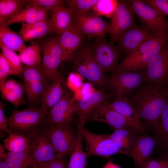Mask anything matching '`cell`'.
Segmentation results:
<instances>
[{"label":"cell","instance_id":"cell-1","mask_svg":"<svg viewBox=\"0 0 168 168\" xmlns=\"http://www.w3.org/2000/svg\"><path fill=\"white\" fill-rule=\"evenodd\" d=\"M130 100L146 128L152 129L160 122L168 103V86L166 82H143Z\"/></svg>","mask_w":168,"mask_h":168},{"label":"cell","instance_id":"cell-2","mask_svg":"<svg viewBox=\"0 0 168 168\" xmlns=\"http://www.w3.org/2000/svg\"><path fill=\"white\" fill-rule=\"evenodd\" d=\"M47 113L41 107L13 110L7 118L8 128L13 133L32 139L44 131Z\"/></svg>","mask_w":168,"mask_h":168},{"label":"cell","instance_id":"cell-3","mask_svg":"<svg viewBox=\"0 0 168 168\" xmlns=\"http://www.w3.org/2000/svg\"><path fill=\"white\" fill-rule=\"evenodd\" d=\"M168 34L153 37L127 55L114 72H133L146 69L152 58L163 47Z\"/></svg>","mask_w":168,"mask_h":168},{"label":"cell","instance_id":"cell-4","mask_svg":"<svg viewBox=\"0 0 168 168\" xmlns=\"http://www.w3.org/2000/svg\"><path fill=\"white\" fill-rule=\"evenodd\" d=\"M72 59L76 72L102 89L107 87L109 78L96 61L91 46L86 45L81 48Z\"/></svg>","mask_w":168,"mask_h":168},{"label":"cell","instance_id":"cell-5","mask_svg":"<svg viewBox=\"0 0 168 168\" xmlns=\"http://www.w3.org/2000/svg\"><path fill=\"white\" fill-rule=\"evenodd\" d=\"M131 9L141 22V26L154 36L168 34V21L165 16L143 0L130 1Z\"/></svg>","mask_w":168,"mask_h":168},{"label":"cell","instance_id":"cell-6","mask_svg":"<svg viewBox=\"0 0 168 168\" xmlns=\"http://www.w3.org/2000/svg\"><path fill=\"white\" fill-rule=\"evenodd\" d=\"M82 134L88 157L96 156L109 158L112 155L117 154L129 156L127 153L119 148L109 135L95 133L84 127L82 128Z\"/></svg>","mask_w":168,"mask_h":168},{"label":"cell","instance_id":"cell-7","mask_svg":"<svg viewBox=\"0 0 168 168\" xmlns=\"http://www.w3.org/2000/svg\"><path fill=\"white\" fill-rule=\"evenodd\" d=\"M22 74L25 92L28 100L31 103L40 101L49 84V80L44 75L42 68L40 66H25L23 67Z\"/></svg>","mask_w":168,"mask_h":168},{"label":"cell","instance_id":"cell-8","mask_svg":"<svg viewBox=\"0 0 168 168\" xmlns=\"http://www.w3.org/2000/svg\"><path fill=\"white\" fill-rule=\"evenodd\" d=\"M146 69L133 72H114L108 78L107 87L117 98L138 87L144 82Z\"/></svg>","mask_w":168,"mask_h":168},{"label":"cell","instance_id":"cell-9","mask_svg":"<svg viewBox=\"0 0 168 168\" xmlns=\"http://www.w3.org/2000/svg\"><path fill=\"white\" fill-rule=\"evenodd\" d=\"M134 14L130 1H118L117 8L111 17V42H117L126 31L136 25Z\"/></svg>","mask_w":168,"mask_h":168},{"label":"cell","instance_id":"cell-10","mask_svg":"<svg viewBox=\"0 0 168 168\" xmlns=\"http://www.w3.org/2000/svg\"><path fill=\"white\" fill-rule=\"evenodd\" d=\"M72 25L84 35L96 38H104L111 31L110 24L94 12L74 16Z\"/></svg>","mask_w":168,"mask_h":168},{"label":"cell","instance_id":"cell-11","mask_svg":"<svg viewBox=\"0 0 168 168\" xmlns=\"http://www.w3.org/2000/svg\"><path fill=\"white\" fill-rule=\"evenodd\" d=\"M91 47L94 59L102 72L105 73L114 71L121 58L117 47L110 42H107L105 38H96Z\"/></svg>","mask_w":168,"mask_h":168},{"label":"cell","instance_id":"cell-12","mask_svg":"<svg viewBox=\"0 0 168 168\" xmlns=\"http://www.w3.org/2000/svg\"><path fill=\"white\" fill-rule=\"evenodd\" d=\"M69 126H46L44 131L49 138L57 153L56 157L70 155L75 144V136Z\"/></svg>","mask_w":168,"mask_h":168},{"label":"cell","instance_id":"cell-13","mask_svg":"<svg viewBox=\"0 0 168 168\" xmlns=\"http://www.w3.org/2000/svg\"><path fill=\"white\" fill-rule=\"evenodd\" d=\"M75 103L66 90L61 100L48 111L46 126H69L76 114Z\"/></svg>","mask_w":168,"mask_h":168},{"label":"cell","instance_id":"cell-14","mask_svg":"<svg viewBox=\"0 0 168 168\" xmlns=\"http://www.w3.org/2000/svg\"><path fill=\"white\" fill-rule=\"evenodd\" d=\"M28 153L32 167L43 166L55 158L57 155L49 138L44 130L31 139Z\"/></svg>","mask_w":168,"mask_h":168},{"label":"cell","instance_id":"cell-15","mask_svg":"<svg viewBox=\"0 0 168 168\" xmlns=\"http://www.w3.org/2000/svg\"><path fill=\"white\" fill-rule=\"evenodd\" d=\"M114 95L113 93L107 94L102 91H96L75 101V112L78 117V124L84 127L86 120L92 112Z\"/></svg>","mask_w":168,"mask_h":168},{"label":"cell","instance_id":"cell-16","mask_svg":"<svg viewBox=\"0 0 168 168\" xmlns=\"http://www.w3.org/2000/svg\"><path fill=\"white\" fill-rule=\"evenodd\" d=\"M168 81V50L162 48L149 62L144 82L148 83L166 82Z\"/></svg>","mask_w":168,"mask_h":168},{"label":"cell","instance_id":"cell-17","mask_svg":"<svg viewBox=\"0 0 168 168\" xmlns=\"http://www.w3.org/2000/svg\"><path fill=\"white\" fill-rule=\"evenodd\" d=\"M154 37L152 33L141 26L135 25L120 38L117 42V47L120 51L127 55Z\"/></svg>","mask_w":168,"mask_h":168},{"label":"cell","instance_id":"cell-18","mask_svg":"<svg viewBox=\"0 0 168 168\" xmlns=\"http://www.w3.org/2000/svg\"><path fill=\"white\" fill-rule=\"evenodd\" d=\"M108 124L114 129L130 127L126 118L112 109L110 103L105 102L96 108L88 119Z\"/></svg>","mask_w":168,"mask_h":168},{"label":"cell","instance_id":"cell-19","mask_svg":"<svg viewBox=\"0 0 168 168\" xmlns=\"http://www.w3.org/2000/svg\"><path fill=\"white\" fill-rule=\"evenodd\" d=\"M156 145L154 136L145 133L138 136L129 153V156L134 160L135 168H140L144 162L150 158Z\"/></svg>","mask_w":168,"mask_h":168},{"label":"cell","instance_id":"cell-20","mask_svg":"<svg viewBox=\"0 0 168 168\" xmlns=\"http://www.w3.org/2000/svg\"><path fill=\"white\" fill-rule=\"evenodd\" d=\"M110 105L112 109L126 118L131 128L136 133L140 134L144 132V126L128 98L115 97L112 102L110 103Z\"/></svg>","mask_w":168,"mask_h":168},{"label":"cell","instance_id":"cell-21","mask_svg":"<svg viewBox=\"0 0 168 168\" xmlns=\"http://www.w3.org/2000/svg\"><path fill=\"white\" fill-rule=\"evenodd\" d=\"M65 81L63 77L59 74L50 82L41 98V108L48 111L61 100L66 90Z\"/></svg>","mask_w":168,"mask_h":168},{"label":"cell","instance_id":"cell-22","mask_svg":"<svg viewBox=\"0 0 168 168\" xmlns=\"http://www.w3.org/2000/svg\"><path fill=\"white\" fill-rule=\"evenodd\" d=\"M84 35L72 25L66 31L58 36L64 51L65 60L71 59L81 49Z\"/></svg>","mask_w":168,"mask_h":168},{"label":"cell","instance_id":"cell-23","mask_svg":"<svg viewBox=\"0 0 168 168\" xmlns=\"http://www.w3.org/2000/svg\"><path fill=\"white\" fill-rule=\"evenodd\" d=\"M50 11L49 23L53 33L61 34L72 25L74 15L69 8L62 5Z\"/></svg>","mask_w":168,"mask_h":168},{"label":"cell","instance_id":"cell-24","mask_svg":"<svg viewBox=\"0 0 168 168\" xmlns=\"http://www.w3.org/2000/svg\"><path fill=\"white\" fill-rule=\"evenodd\" d=\"M52 32L49 18L31 24H22L18 33L25 42L41 38Z\"/></svg>","mask_w":168,"mask_h":168},{"label":"cell","instance_id":"cell-25","mask_svg":"<svg viewBox=\"0 0 168 168\" xmlns=\"http://www.w3.org/2000/svg\"><path fill=\"white\" fill-rule=\"evenodd\" d=\"M42 49L43 71L48 80L51 82L58 75L59 66L63 60L61 57L51 53L45 43L42 46Z\"/></svg>","mask_w":168,"mask_h":168},{"label":"cell","instance_id":"cell-26","mask_svg":"<svg viewBox=\"0 0 168 168\" xmlns=\"http://www.w3.org/2000/svg\"><path fill=\"white\" fill-rule=\"evenodd\" d=\"M0 91L3 99L10 102L16 107L22 103L23 94L25 92L24 85L12 79L6 81Z\"/></svg>","mask_w":168,"mask_h":168},{"label":"cell","instance_id":"cell-27","mask_svg":"<svg viewBox=\"0 0 168 168\" xmlns=\"http://www.w3.org/2000/svg\"><path fill=\"white\" fill-rule=\"evenodd\" d=\"M82 127L78 125L75 144L70 155L67 168H85L86 166L88 156L83 147Z\"/></svg>","mask_w":168,"mask_h":168},{"label":"cell","instance_id":"cell-28","mask_svg":"<svg viewBox=\"0 0 168 168\" xmlns=\"http://www.w3.org/2000/svg\"><path fill=\"white\" fill-rule=\"evenodd\" d=\"M139 134L131 128L127 127L114 129L109 135L119 148L127 153L129 156V152Z\"/></svg>","mask_w":168,"mask_h":168},{"label":"cell","instance_id":"cell-29","mask_svg":"<svg viewBox=\"0 0 168 168\" xmlns=\"http://www.w3.org/2000/svg\"><path fill=\"white\" fill-rule=\"evenodd\" d=\"M0 41L15 52L19 53L27 47L21 36L4 23L0 24Z\"/></svg>","mask_w":168,"mask_h":168},{"label":"cell","instance_id":"cell-30","mask_svg":"<svg viewBox=\"0 0 168 168\" xmlns=\"http://www.w3.org/2000/svg\"><path fill=\"white\" fill-rule=\"evenodd\" d=\"M29 5V0H0V24L5 22Z\"/></svg>","mask_w":168,"mask_h":168},{"label":"cell","instance_id":"cell-31","mask_svg":"<svg viewBox=\"0 0 168 168\" xmlns=\"http://www.w3.org/2000/svg\"><path fill=\"white\" fill-rule=\"evenodd\" d=\"M40 7L29 5L15 15L9 18L4 23L9 26L18 23L30 24L39 21V10Z\"/></svg>","mask_w":168,"mask_h":168},{"label":"cell","instance_id":"cell-32","mask_svg":"<svg viewBox=\"0 0 168 168\" xmlns=\"http://www.w3.org/2000/svg\"><path fill=\"white\" fill-rule=\"evenodd\" d=\"M31 140L27 137L12 132L3 140V145L8 152H27Z\"/></svg>","mask_w":168,"mask_h":168},{"label":"cell","instance_id":"cell-33","mask_svg":"<svg viewBox=\"0 0 168 168\" xmlns=\"http://www.w3.org/2000/svg\"><path fill=\"white\" fill-rule=\"evenodd\" d=\"M157 145L168 151V103L159 123L152 128Z\"/></svg>","mask_w":168,"mask_h":168},{"label":"cell","instance_id":"cell-34","mask_svg":"<svg viewBox=\"0 0 168 168\" xmlns=\"http://www.w3.org/2000/svg\"><path fill=\"white\" fill-rule=\"evenodd\" d=\"M3 161L6 162L10 168H28L32 167V161L28 151L14 152H8Z\"/></svg>","mask_w":168,"mask_h":168},{"label":"cell","instance_id":"cell-35","mask_svg":"<svg viewBox=\"0 0 168 168\" xmlns=\"http://www.w3.org/2000/svg\"><path fill=\"white\" fill-rule=\"evenodd\" d=\"M22 63L30 67L40 66L41 57L40 49L38 44H35L26 47L18 55Z\"/></svg>","mask_w":168,"mask_h":168},{"label":"cell","instance_id":"cell-36","mask_svg":"<svg viewBox=\"0 0 168 168\" xmlns=\"http://www.w3.org/2000/svg\"><path fill=\"white\" fill-rule=\"evenodd\" d=\"M97 0H67L65 1L74 16L85 14L93 9Z\"/></svg>","mask_w":168,"mask_h":168},{"label":"cell","instance_id":"cell-37","mask_svg":"<svg viewBox=\"0 0 168 168\" xmlns=\"http://www.w3.org/2000/svg\"><path fill=\"white\" fill-rule=\"evenodd\" d=\"M2 54L10 68L18 75L22 74L23 67L19 56L15 52L5 45L0 41Z\"/></svg>","mask_w":168,"mask_h":168},{"label":"cell","instance_id":"cell-38","mask_svg":"<svg viewBox=\"0 0 168 168\" xmlns=\"http://www.w3.org/2000/svg\"><path fill=\"white\" fill-rule=\"evenodd\" d=\"M118 5V0H98L93 9L94 12L100 15L111 17Z\"/></svg>","mask_w":168,"mask_h":168},{"label":"cell","instance_id":"cell-39","mask_svg":"<svg viewBox=\"0 0 168 168\" xmlns=\"http://www.w3.org/2000/svg\"><path fill=\"white\" fill-rule=\"evenodd\" d=\"M140 168H168V151H166L156 158H150Z\"/></svg>","mask_w":168,"mask_h":168},{"label":"cell","instance_id":"cell-40","mask_svg":"<svg viewBox=\"0 0 168 168\" xmlns=\"http://www.w3.org/2000/svg\"><path fill=\"white\" fill-rule=\"evenodd\" d=\"M10 75H18L10 67L2 54H0V90H1L7 77Z\"/></svg>","mask_w":168,"mask_h":168},{"label":"cell","instance_id":"cell-41","mask_svg":"<svg viewBox=\"0 0 168 168\" xmlns=\"http://www.w3.org/2000/svg\"><path fill=\"white\" fill-rule=\"evenodd\" d=\"M64 2L62 0H29V5L51 10L58 6L63 5Z\"/></svg>","mask_w":168,"mask_h":168},{"label":"cell","instance_id":"cell-42","mask_svg":"<svg viewBox=\"0 0 168 168\" xmlns=\"http://www.w3.org/2000/svg\"><path fill=\"white\" fill-rule=\"evenodd\" d=\"M66 85L74 92L83 85L82 77L76 72L71 73L67 78Z\"/></svg>","mask_w":168,"mask_h":168},{"label":"cell","instance_id":"cell-43","mask_svg":"<svg viewBox=\"0 0 168 168\" xmlns=\"http://www.w3.org/2000/svg\"><path fill=\"white\" fill-rule=\"evenodd\" d=\"M143 1L164 16H168V0H145Z\"/></svg>","mask_w":168,"mask_h":168},{"label":"cell","instance_id":"cell-44","mask_svg":"<svg viewBox=\"0 0 168 168\" xmlns=\"http://www.w3.org/2000/svg\"><path fill=\"white\" fill-rule=\"evenodd\" d=\"M96 91L91 84L89 83L83 84L82 86L74 92L73 96L75 101L82 98L84 96Z\"/></svg>","mask_w":168,"mask_h":168},{"label":"cell","instance_id":"cell-45","mask_svg":"<svg viewBox=\"0 0 168 168\" xmlns=\"http://www.w3.org/2000/svg\"><path fill=\"white\" fill-rule=\"evenodd\" d=\"M43 166L44 168H67L64 156L56 157Z\"/></svg>","mask_w":168,"mask_h":168},{"label":"cell","instance_id":"cell-46","mask_svg":"<svg viewBox=\"0 0 168 168\" xmlns=\"http://www.w3.org/2000/svg\"><path fill=\"white\" fill-rule=\"evenodd\" d=\"M6 105L5 103L0 102V131L7 133L8 134L12 132L9 129L7 126V118L4 114L3 109Z\"/></svg>","mask_w":168,"mask_h":168},{"label":"cell","instance_id":"cell-47","mask_svg":"<svg viewBox=\"0 0 168 168\" xmlns=\"http://www.w3.org/2000/svg\"><path fill=\"white\" fill-rule=\"evenodd\" d=\"M5 147L4 145L1 144H0V160L2 161L4 159L6 153H5Z\"/></svg>","mask_w":168,"mask_h":168},{"label":"cell","instance_id":"cell-48","mask_svg":"<svg viewBox=\"0 0 168 168\" xmlns=\"http://www.w3.org/2000/svg\"><path fill=\"white\" fill-rule=\"evenodd\" d=\"M103 168H121L117 164L111 161H109L104 166Z\"/></svg>","mask_w":168,"mask_h":168},{"label":"cell","instance_id":"cell-49","mask_svg":"<svg viewBox=\"0 0 168 168\" xmlns=\"http://www.w3.org/2000/svg\"><path fill=\"white\" fill-rule=\"evenodd\" d=\"M0 168H10L8 165L4 161H0Z\"/></svg>","mask_w":168,"mask_h":168},{"label":"cell","instance_id":"cell-50","mask_svg":"<svg viewBox=\"0 0 168 168\" xmlns=\"http://www.w3.org/2000/svg\"><path fill=\"white\" fill-rule=\"evenodd\" d=\"M32 168H44V167L43 165H41L35 166L32 167Z\"/></svg>","mask_w":168,"mask_h":168},{"label":"cell","instance_id":"cell-51","mask_svg":"<svg viewBox=\"0 0 168 168\" xmlns=\"http://www.w3.org/2000/svg\"><path fill=\"white\" fill-rule=\"evenodd\" d=\"M167 41H168V39L167 40ZM167 48V49H168V44H167V46H166Z\"/></svg>","mask_w":168,"mask_h":168},{"label":"cell","instance_id":"cell-52","mask_svg":"<svg viewBox=\"0 0 168 168\" xmlns=\"http://www.w3.org/2000/svg\"><path fill=\"white\" fill-rule=\"evenodd\" d=\"M166 82V84H167V86H168V81H167Z\"/></svg>","mask_w":168,"mask_h":168}]
</instances>
